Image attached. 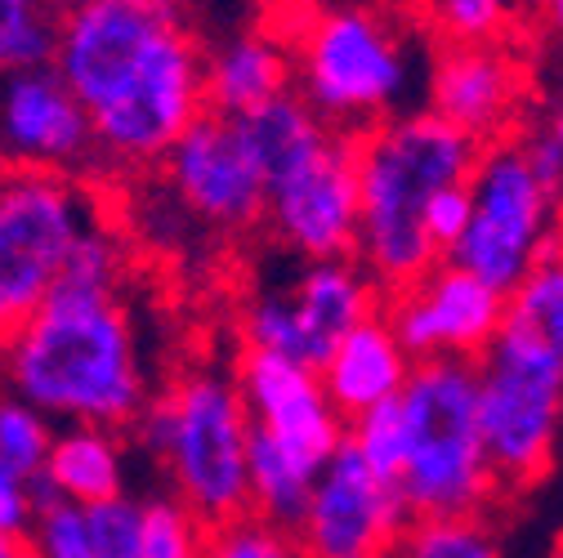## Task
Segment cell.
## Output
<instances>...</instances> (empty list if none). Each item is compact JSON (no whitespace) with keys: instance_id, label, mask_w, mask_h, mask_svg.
<instances>
[{"instance_id":"39","label":"cell","mask_w":563,"mask_h":558,"mask_svg":"<svg viewBox=\"0 0 563 558\" xmlns=\"http://www.w3.org/2000/svg\"><path fill=\"white\" fill-rule=\"evenodd\" d=\"M0 558H27L23 540H0Z\"/></svg>"},{"instance_id":"7","label":"cell","mask_w":563,"mask_h":558,"mask_svg":"<svg viewBox=\"0 0 563 558\" xmlns=\"http://www.w3.org/2000/svg\"><path fill=\"white\" fill-rule=\"evenodd\" d=\"M99 215V197L81 175L5 170L0 192V344L54 291L77 233Z\"/></svg>"},{"instance_id":"9","label":"cell","mask_w":563,"mask_h":558,"mask_svg":"<svg viewBox=\"0 0 563 558\" xmlns=\"http://www.w3.org/2000/svg\"><path fill=\"white\" fill-rule=\"evenodd\" d=\"M470 224L443 255L478 282L510 295L537 255L554 242V192L532 175L519 138L483 144L470 170Z\"/></svg>"},{"instance_id":"29","label":"cell","mask_w":563,"mask_h":558,"mask_svg":"<svg viewBox=\"0 0 563 558\" xmlns=\"http://www.w3.org/2000/svg\"><path fill=\"white\" fill-rule=\"evenodd\" d=\"M344 438H349V447L363 456V465H367L376 478H385V482L398 487L402 456H407V434H402L398 398H389V402H380V406L354 415V421H349V434H344Z\"/></svg>"},{"instance_id":"22","label":"cell","mask_w":563,"mask_h":558,"mask_svg":"<svg viewBox=\"0 0 563 558\" xmlns=\"http://www.w3.org/2000/svg\"><path fill=\"white\" fill-rule=\"evenodd\" d=\"M130 277V242L108 224V220H90L77 242L67 246L58 282L63 291H86V295H121Z\"/></svg>"},{"instance_id":"10","label":"cell","mask_w":563,"mask_h":558,"mask_svg":"<svg viewBox=\"0 0 563 558\" xmlns=\"http://www.w3.org/2000/svg\"><path fill=\"white\" fill-rule=\"evenodd\" d=\"M264 224L300 259L354 255L358 237V166L354 134L331 130L327 144L264 183Z\"/></svg>"},{"instance_id":"36","label":"cell","mask_w":563,"mask_h":558,"mask_svg":"<svg viewBox=\"0 0 563 558\" xmlns=\"http://www.w3.org/2000/svg\"><path fill=\"white\" fill-rule=\"evenodd\" d=\"M112 5L153 14V19H184V0H112Z\"/></svg>"},{"instance_id":"34","label":"cell","mask_w":563,"mask_h":558,"mask_svg":"<svg viewBox=\"0 0 563 558\" xmlns=\"http://www.w3.org/2000/svg\"><path fill=\"white\" fill-rule=\"evenodd\" d=\"M36 505H41L36 478L0 465V540H23L36 518Z\"/></svg>"},{"instance_id":"35","label":"cell","mask_w":563,"mask_h":558,"mask_svg":"<svg viewBox=\"0 0 563 558\" xmlns=\"http://www.w3.org/2000/svg\"><path fill=\"white\" fill-rule=\"evenodd\" d=\"M519 148H523V157H528L532 175H537V179L559 197V192H563V148L554 144V138H550L545 130L519 134Z\"/></svg>"},{"instance_id":"13","label":"cell","mask_w":563,"mask_h":558,"mask_svg":"<svg viewBox=\"0 0 563 558\" xmlns=\"http://www.w3.org/2000/svg\"><path fill=\"white\" fill-rule=\"evenodd\" d=\"M411 523L398 487L376 478L363 456L340 443V451L318 469L296 540L305 558H389L402 527Z\"/></svg>"},{"instance_id":"16","label":"cell","mask_w":563,"mask_h":558,"mask_svg":"<svg viewBox=\"0 0 563 558\" xmlns=\"http://www.w3.org/2000/svg\"><path fill=\"white\" fill-rule=\"evenodd\" d=\"M528 99V67L506 41L443 45L430 67V112L474 144L506 138Z\"/></svg>"},{"instance_id":"37","label":"cell","mask_w":563,"mask_h":558,"mask_svg":"<svg viewBox=\"0 0 563 558\" xmlns=\"http://www.w3.org/2000/svg\"><path fill=\"white\" fill-rule=\"evenodd\" d=\"M541 10H545V23H550V32L563 41V0H545Z\"/></svg>"},{"instance_id":"25","label":"cell","mask_w":563,"mask_h":558,"mask_svg":"<svg viewBox=\"0 0 563 558\" xmlns=\"http://www.w3.org/2000/svg\"><path fill=\"white\" fill-rule=\"evenodd\" d=\"M58 10V0H0V77L49 63Z\"/></svg>"},{"instance_id":"4","label":"cell","mask_w":563,"mask_h":558,"mask_svg":"<svg viewBox=\"0 0 563 558\" xmlns=\"http://www.w3.org/2000/svg\"><path fill=\"white\" fill-rule=\"evenodd\" d=\"M407 456L398 473V496L411 518L483 514L497 496V478L483 456L478 434V376L470 358L416 362L402 393Z\"/></svg>"},{"instance_id":"38","label":"cell","mask_w":563,"mask_h":558,"mask_svg":"<svg viewBox=\"0 0 563 558\" xmlns=\"http://www.w3.org/2000/svg\"><path fill=\"white\" fill-rule=\"evenodd\" d=\"M541 130H545V134H550V138H554V144H559V148H563V108H554V112H550V121H545V125H541Z\"/></svg>"},{"instance_id":"23","label":"cell","mask_w":563,"mask_h":558,"mask_svg":"<svg viewBox=\"0 0 563 558\" xmlns=\"http://www.w3.org/2000/svg\"><path fill=\"white\" fill-rule=\"evenodd\" d=\"M501 322L563 348V246L559 242H550L537 255V264L523 272V282L506 295Z\"/></svg>"},{"instance_id":"3","label":"cell","mask_w":563,"mask_h":558,"mask_svg":"<svg viewBox=\"0 0 563 558\" xmlns=\"http://www.w3.org/2000/svg\"><path fill=\"white\" fill-rule=\"evenodd\" d=\"M166 473L170 492L206 523L220 527L246 514V438L251 415L233 371L188 367L162 393H148L125 425Z\"/></svg>"},{"instance_id":"6","label":"cell","mask_w":563,"mask_h":558,"mask_svg":"<svg viewBox=\"0 0 563 558\" xmlns=\"http://www.w3.org/2000/svg\"><path fill=\"white\" fill-rule=\"evenodd\" d=\"M296 81L291 90L344 134H358L407 99L411 58L402 36L376 10H331L318 14L296 49H291Z\"/></svg>"},{"instance_id":"33","label":"cell","mask_w":563,"mask_h":558,"mask_svg":"<svg viewBox=\"0 0 563 558\" xmlns=\"http://www.w3.org/2000/svg\"><path fill=\"white\" fill-rule=\"evenodd\" d=\"M420 224H426V237L439 255H448L456 246V237L465 233L470 224V183H448L439 188L430 201H426V211H420Z\"/></svg>"},{"instance_id":"14","label":"cell","mask_w":563,"mask_h":558,"mask_svg":"<svg viewBox=\"0 0 563 558\" xmlns=\"http://www.w3.org/2000/svg\"><path fill=\"white\" fill-rule=\"evenodd\" d=\"M0 170L95 179V130L49 63L0 77Z\"/></svg>"},{"instance_id":"18","label":"cell","mask_w":563,"mask_h":558,"mask_svg":"<svg viewBox=\"0 0 563 558\" xmlns=\"http://www.w3.org/2000/svg\"><path fill=\"white\" fill-rule=\"evenodd\" d=\"M411 367L416 362L407 358V348L398 344L389 322L380 313H372L331 348L327 362L318 367V380H322V393L331 398V406L344 421H354V415L398 398Z\"/></svg>"},{"instance_id":"42","label":"cell","mask_w":563,"mask_h":558,"mask_svg":"<svg viewBox=\"0 0 563 558\" xmlns=\"http://www.w3.org/2000/svg\"><path fill=\"white\" fill-rule=\"evenodd\" d=\"M0 192H5V170H0Z\"/></svg>"},{"instance_id":"17","label":"cell","mask_w":563,"mask_h":558,"mask_svg":"<svg viewBox=\"0 0 563 558\" xmlns=\"http://www.w3.org/2000/svg\"><path fill=\"white\" fill-rule=\"evenodd\" d=\"M380 300L385 291L372 282V272L354 255L305 259V268L296 272V282L287 291L291 322L300 331V362L318 371L349 331L367 322L372 313H380Z\"/></svg>"},{"instance_id":"28","label":"cell","mask_w":563,"mask_h":558,"mask_svg":"<svg viewBox=\"0 0 563 558\" xmlns=\"http://www.w3.org/2000/svg\"><path fill=\"white\" fill-rule=\"evenodd\" d=\"M49 438H54V421H49V415H41L19 393L0 389V465L36 478L41 465H45Z\"/></svg>"},{"instance_id":"24","label":"cell","mask_w":563,"mask_h":558,"mask_svg":"<svg viewBox=\"0 0 563 558\" xmlns=\"http://www.w3.org/2000/svg\"><path fill=\"white\" fill-rule=\"evenodd\" d=\"M389 558H506V549L483 523V514H448L411 518Z\"/></svg>"},{"instance_id":"44","label":"cell","mask_w":563,"mask_h":558,"mask_svg":"<svg viewBox=\"0 0 563 558\" xmlns=\"http://www.w3.org/2000/svg\"><path fill=\"white\" fill-rule=\"evenodd\" d=\"M58 5H67V0H58Z\"/></svg>"},{"instance_id":"5","label":"cell","mask_w":563,"mask_h":558,"mask_svg":"<svg viewBox=\"0 0 563 558\" xmlns=\"http://www.w3.org/2000/svg\"><path fill=\"white\" fill-rule=\"evenodd\" d=\"M478 434L497 492H528L554 465L563 425V348L501 322L474 358Z\"/></svg>"},{"instance_id":"41","label":"cell","mask_w":563,"mask_h":558,"mask_svg":"<svg viewBox=\"0 0 563 558\" xmlns=\"http://www.w3.org/2000/svg\"><path fill=\"white\" fill-rule=\"evenodd\" d=\"M407 5H420V10H426V5H430V0H407Z\"/></svg>"},{"instance_id":"31","label":"cell","mask_w":563,"mask_h":558,"mask_svg":"<svg viewBox=\"0 0 563 558\" xmlns=\"http://www.w3.org/2000/svg\"><path fill=\"white\" fill-rule=\"evenodd\" d=\"M206 558H305V549L291 532H282L255 514H242V518L210 527Z\"/></svg>"},{"instance_id":"43","label":"cell","mask_w":563,"mask_h":558,"mask_svg":"<svg viewBox=\"0 0 563 558\" xmlns=\"http://www.w3.org/2000/svg\"><path fill=\"white\" fill-rule=\"evenodd\" d=\"M559 558H563V545H559Z\"/></svg>"},{"instance_id":"27","label":"cell","mask_w":563,"mask_h":558,"mask_svg":"<svg viewBox=\"0 0 563 558\" xmlns=\"http://www.w3.org/2000/svg\"><path fill=\"white\" fill-rule=\"evenodd\" d=\"M23 549L27 558H95L86 505L63 496H41L36 518L23 536Z\"/></svg>"},{"instance_id":"40","label":"cell","mask_w":563,"mask_h":558,"mask_svg":"<svg viewBox=\"0 0 563 558\" xmlns=\"http://www.w3.org/2000/svg\"><path fill=\"white\" fill-rule=\"evenodd\" d=\"M515 5H545V0H515Z\"/></svg>"},{"instance_id":"1","label":"cell","mask_w":563,"mask_h":558,"mask_svg":"<svg viewBox=\"0 0 563 558\" xmlns=\"http://www.w3.org/2000/svg\"><path fill=\"white\" fill-rule=\"evenodd\" d=\"M0 389L32 402L54 425L125 429L153 393L125 295L54 287L0 344Z\"/></svg>"},{"instance_id":"19","label":"cell","mask_w":563,"mask_h":558,"mask_svg":"<svg viewBox=\"0 0 563 558\" xmlns=\"http://www.w3.org/2000/svg\"><path fill=\"white\" fill-rule=\"evenodd\" d=\"M296 81L291 45H282L268 32H238L201 54V94L206 112L242 116L277 94H287Z\"/></svg>"},{"instance_id":"26","label":"cell","mask_w":563,"mask_h":558,"mask_svg":"<svg viewBox=\"0 0 563 558\" xmlns=\"http://www.w3.org/2000/svg\"><path fill=\"white\" fill-rule=\"evenodd\" d=\"M210 527L175 496H148L139 501V558H206Z\"/></svg>"},{"instance_id":"8","label":"cell","mask_w":563,"mask_h":558,"mask_svg":"<svg viewBox=\"0 0 563 558\" xmlns=\"http://www.w3.org/2000/svg\"><path fill=\"white\" fill-rule=\"evenodd\" d=\"M201 41L184 19L166 23L148 63L134 81L90 112L95 130V175H144L157 170L175 138L206 112L201 94Z\"/></svg>"},{"instance_id":"15","label":"cell","mask_w":563,"mask_h":558,"mask_svg":"<svg viewBox=\"0 0 563 558\" xmlns=\"http://www.w3.org/2000/svg\"><path fill=\"white\" fill-rule=\"evenodd\" d=\"M233 380H238L251 425L264 429L300 469H309L318 478V469L340 451V443L349 434V421L322 393L318 371L305 362H291V358L246 348L233 367Z\"/></svg>"},{"instance_id":"20","label":"cell","mask_w":563,"mask_h":558,"mask_svg":"<svg viewBox=\"0 0 563 558\" xmlns=\"http://www.w3.org/2000/svg\"><path fill=\"white\" fill-rule=\"evenodd\" d=\"M41 496L95 505L125 492V443L103 425H54L45 465L36 473Z\"/></svg>"},{"instance_id":"2","label":"cell","mask_w":563,"mask_h":558,"mask_svg":"<svg viewBox=\"0 0 563 558\" xmlns=\"http://www.w3.org/2000/svg\"><path fill=\"white\" fill-rule=\"evenodd\" d=\"M478 148L470 134L448 125L430 108L394 112L354 134V166H358V237L354 259L372 272L380 291H394L420 277L434 259H443L420 224L426 201L465 183Z\"/></svg>"},{"instance_id":"12","label":"cell","mask_w":563,"mask_h":558,"mask_svg":"<svg viewBox=\"0 0 563 558\" xmlns=\"http://www.w3.org/2000/svg\"><path fill=\"white\" fill-rule=\"evenodd\" d=\"M380 317L398 335L411 362L430 358H478L501 331L506 295L452 259H434L420 277L385 291Z\"/></svg>"},{"instance_id":"32","label":"cell","mask_w":563,"mask_h":558,"mask_svg":"<svg viewBox=\"0 0 563 558\" xmlns=\"http://www.w3.org/2000/svg\"><path fill=\"white\" fill-rule=\"evenodd\" d=\"M95 558H139V501L134 496H108L86 505Z\"/></svg>"},{"instance_id":"21","label":"cell","mask_w":563,"mask_h":558,"mask_svg":"<svg viewBox=\"0 0 563 558\" xmlns=\"http://www.w3.org/2000/svg\"><path fill=\"white\" fill-rule=\"evenodd\" d=\"M309 487H313V473L300 469L264 429L251 425V438H246V514H255L282 532H296L305 501H309Z\"/></svg>"},{"instance_id":"11","label":"cell","mask_w":563,"mask_h":558,"mask_svg":"<svg viewBox=\"0 0 563 558\" xmlns=\"http://www.w3.org/2000/svg\"><path fill=\"white\" fill-rule=\"evenodd\" d=\"M157 179L184 211L224 237H242L264 224V175L251 161L229 116L201 112L157 166Z\"/></svg>"},{"instance_id":"30","label":"cell","mask_w":563,"mask_h":558,"mask_svg":"<svg viewBox=\"0 0 563 558\" xmlns=\"http://www.w3.org/2000/svg\"><path fill=\"white\" fill-rule=\"evenodd\" d=\"M426 14L443 45L506 41V27L515 23V0H430Z\"/></svg>"}]
</instances>
